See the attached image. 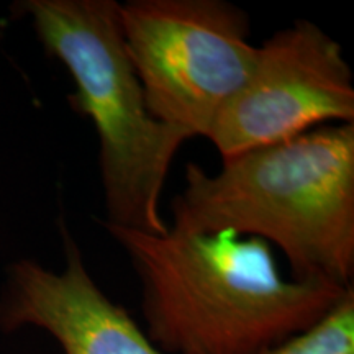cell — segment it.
I'll return each instance as SVG.
<instances>
[{"label": "cell", "mask_w": 354, "mask_h": 354, "mask_svg": "<svg viewBox=\"0 0 354 354\" xmlns=\"http://www.w3.org/2000/svg\"><path fill=\"white\" fill-rule=\"evenodd\" d=\"M100 223L131 261L146 336L165 354H261L310 328L353 287L286 281L256 236Z\"/></svg>", "instance_id": "1"}, {"label": "cell", "mask_w": 354, "mask_h": 354, "mask_svg": "<svg viewBox=\"0 0 354 354\" xmlns=\"http://www.w3.org/2000/svg\"><path fill=\"white\" fill-rule=\"evenodd\" d=\"M172 228L250 234L284 251L292 281L349 287L354 274V123H330L238 156L216 174L185 166Z\"/></svg>", "instance_id": "2"}, {"label": "cell", "mask_w": 354, "mask_h": 354, "mask_svg": "<svg viewBox=\"0 0 354 354\" xmlns=\"http://www.w3.org/2000/svg\"><path fill=\"white\" fill-rule=\"evenodd\" d=\"M115 0H25L44 51L68 69L76 86L73 109L91 118L99 136L105 223L162 234L159 197L189 131L159 122L146 107L143 86L123 43Z\"/></svg>", "instance_id": "3"}, {"label": "cell", "mask_w": 354, "mask_h": 354, "mask_svg": "<svg viewBox=\"0 0 354 354\" xmlns=\"http://www.w3.org/2000/svg\"><path fill=\"white\" fill-rule=\"evenodd\" d=\"M118 19L149 113L207 136L258 55L246 12L225 0H130Z\"/></svg>", "instance_id": "4"}, {"label": "cell", "mask_w": 354, "mask_h": 354, "mask_svg": "<svg viewBox=\"0 0 354 354\" xmlns=\"http://www.w3.org/2000/svg\"><path fill=\"white\" fill-rule=\"evenodd\" d=\"M330 123H354L351 68L339 43L297 20L258 46L250 76L205 138L228 159Z\"/></svg>", "instance_id": "5"}, {"label": "cell", "mask_w": 354, "mask_h": 354, "mask_svg": "<svg viewBox=\"0 0 354 354\" xmlns=\"http://www.w3.org/2000/svg\"><path fill=\"white\" fill-rule=\"evenodd\" d=\"M61 233L66 254L61 272L32 259L8 268L0 328L37 326L48 331L64 354H165L95 284L68 228L61 227Z\"/></svg>", "instance_id": "6"}, {"label": "cell", "mask_w": 354, "mask_h": 354, "mask_svg": "<svg viewBox=\"0 0 354 354\" xmlns=\"http://www.w3.org/2000/svg\"><path fill=\"white\" fill-rule=\"evenodd\" d=\"M261 354H354V287L310 328Z\"/></svg>", "instance_id": "7"}]
</instances>
